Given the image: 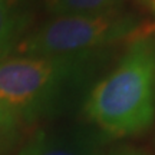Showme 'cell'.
Masks as SVG:
<instances>
[{"mask_svg":"<svg viewBox=\"0 0 155 155\" xmlns=\"http://www.w3.org/2000/svg\"><path fill=\"white\" fill-rule=\"evenodd\" d=\"M85 112L105 132L145 131L155 116V40L135 39L116 68L89 94Z\"/></svg>","mask_w":155,"mask_h":155,"instance_id":"1","label":"cell"},{"mask_svg":"<svg viewBox=\"0 0 155 155\" xmlns=\"http://www.w3.org/2000/svg\"><path fill=\"white\" fill-rule=\"evenodd\" d=\"M138 32L132 17L116 10L102 15L59 16L25 39L19 50L26 56L81 58L118 40L134 38Z\"/></svg>","mask_w":155,"mask_h":155,"instance_id":"2","label":"cell"},{"mask_svg":"<svg viewBox=\"0 0 155 155\" xmlns=\"http://www.w3.org/2000/svg\"><path fill=\"white\" fill-rule=\"evenodd\" d=\"M81 58L20 56L0 63V102L19 118L32 116L55 98Z\"/></svg>","mask_w":155,"mask_h":155,"instance_id":"3","label":"cell"},{"mask_svg":"<svg viewBox=\"0 0 155 155\" xmlns=\"http://www.w3.org/2000/svg\"><path fill=\"white\" fill-rule=\"evenodd\" d=\"M19 155H98L95 145L76 134L39 132Z\"/></svg>","mask_w":155,"mask_h":155,"instance_id":"4","label":"cell"},{"mask_svg":"<svg viewBox=\"0 0 155 155\" xmlns=\"http://www.w3.org/2000/svg\"><path fill=\"white\" fill-rule=\"evenodd\" d=\"M122 0H45L46 9L59 16L102 15L115 12Z\"/></svg>","mask_w":155,"mask_h":155,"instance_id":"5","label":"cell"},{"mask_svg":"<svg viewBox=\"0 0 155 155\" xmlns=\"http://www.w3.org/2000/svg\"><path fill=\"white\" fill-rule=\"evenodd\" d=\"M16 36V19L9 0H0V59L5 58Z\"/></svg>","mask_w":155,"mask_h":155,"instance_id":"6","label":"cell"},{"mask_svg":"<svg viewBox=\"0 0 155 155\" xmlns=\"http://www.w3.org/2000/svg\"><path fill=\"white\" fill-rule=\"evenodd\" d=\"M16 119H17V116L15 115L9 108H6V106L0 102V135L9 132L12 129V127L15 125Z\"/></svg>","mask_w":155,"mask_h":155,"instance_id":"7","label":"cell"},{"mask_svg":"<svg viewBox=\"0 0 155 155\" xmlns=\"http://www.w3.org/2000/svg\"><path fill=\"white\" fill-rule=\"evenodd\" d=\"M138 2H141L144 6H147V7L155 15V0H138Z\"/></svg>","mask_w":155,"mask_h":155,"instance_id":"8","label":"cell"},{"mask_svg":"<svg viewBox=\"0 0 155 155\" xmlns=\"http://www.w3.org/2000/svg\"><path fill=\"white\" fill-rule=\"evenodd\" d=\"M118 155H141V154H138V152H121Z\"/></svg>","mask_w":155,"mask_h":155,"instance_id":"9","label":"cell"}]
</instances>
